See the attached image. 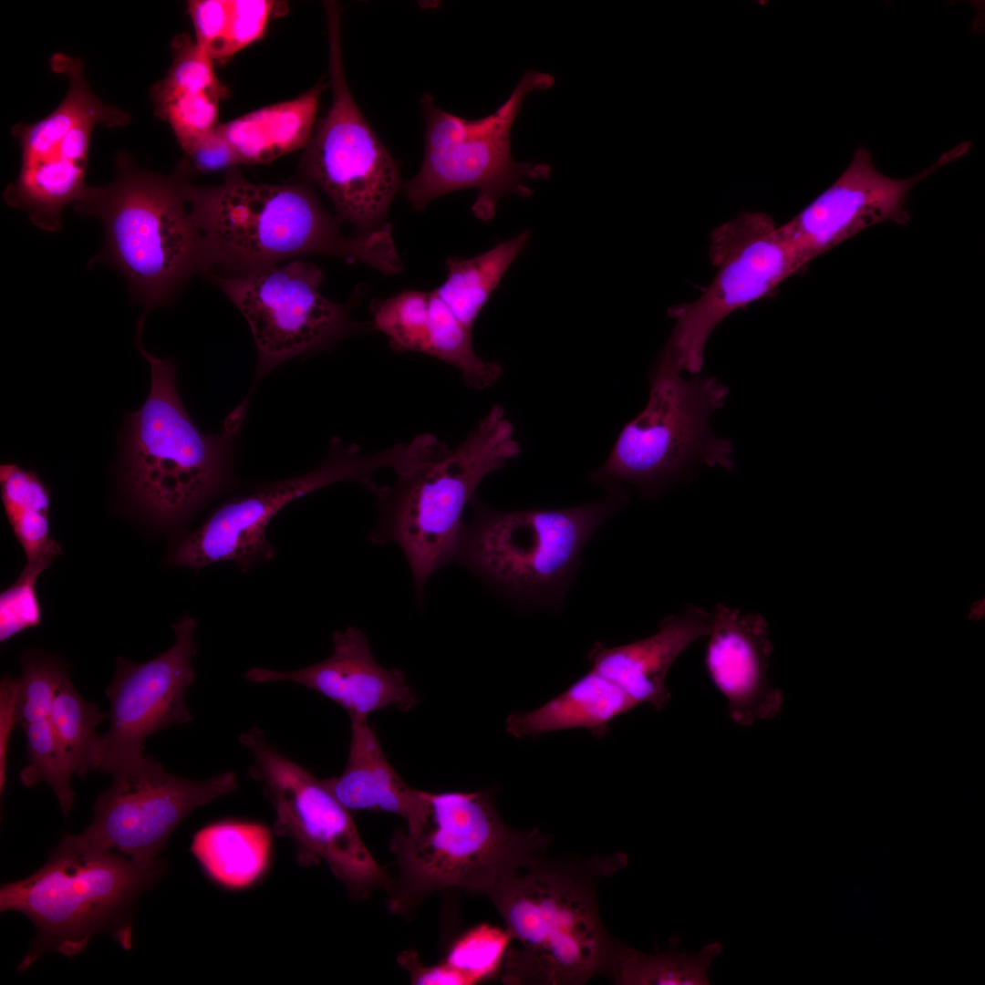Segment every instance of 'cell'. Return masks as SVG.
<instances>
[{
	"label": "cell",
	"mask_w": 985,
	"mask_h": 985,
	"mask_svg": "<svg viewBox=\"0 0 985 985\" xmlns=\"http://www.w3.org/2000/svg\"><path fill=\"white\" fill-rule=\"evenodd\" d=\"M272 843L273 833L262 823L223 819L198 830L190 851L214 884L228 890H243L266 874Z\"/></svg>",
	"instance_id": "484cf974"
},
{
	"label": "cell",
	"mask_w": 985,
	"mask_h": 985,
	"mask_svg": "<svg viewBox=\"0 0 985 985\" xmlns=\"http://www.w3.org/2000/svg\"><path fill=\"white\" fill-rule=\"evenodd\" d=\"M208 277L247 321L258 355L255 384L295 357L327 349L365 330L345 306L322 295L321 270L292 261L241 275Z\"/></svg>",
	"instance_id": "2e32d148"
},
{
	"label": "cell",
	"mask_w": 985,
	"mask_h": 985,
	"mask_svg": "<svg viewBox=\"0 0 985 985\" xmlns=\"http://www.w3.org/2000/svg\"><path fill=\"white\" fill-rule=\"evenodd\" d=\"M106 718L95 703L82 698L69 676L58 687L48 720L75 774L86 776L97 769L99 737L96 727Z\"/></svg>",
	"instance_id": "4dcf8cb0"
},
{
	"label": "cell",
	"mask_w": 985,
	"mask_h": 985,
	"mask_svg": "<svg viewBox=\"0 0 985 985\" xmlns=\"http://www.w3.org/2000/svg\"><path fill=\"white\" fill-rule=\"evenodd\" d=\"M627 862L625 854L535 858L486 895L519 948L504 959L505 984L580 985L605 974L619 940L606 930L597 886Z\"/></svg>",
	"instance_id": "6da1fadb"
},
{
	"label": "cell",
	"mask_w": 985,
	"mask_h": 985,
	"mask_svg": "<svg viewBox=\"0 0 985 985\" xmlns=\"http://www.w3.org/2000/svg\"><path fill=\"white\" fill-rule=\"evenodd\" d=\"M319 82L300 97L262 108L220 124L217 130L233 151L239 164L266 163L305 148L314 132Z\"/></svg>",
	"instance_id": "d4e9b609"
},
{
	"label": "cell",
	"mask_w": 985,
	"mask_h": 985,
	"mask_svg": "<svg viewBox=\"0 0 985 985\" xmlns=\"http://www.w3.org/2000/svg\"><path fill=\"white\" fill-rule=\"evenodd\" d=\"M185 157L186 161L183 164L190 171L192 169L199 172H211L223 169L228 171L239 165L231 147L217 130L185 154Z\"/></svg>",
	"instance_id": "60d3db41"
},
{
	"label": "cell",
	"mask_w": 985,
	"mask_h": 985,
	"mask_svg": "<svg viewBox=\"0 0 985 985\" xmlns=\"http://www.w3.org/2000/svg\"><path fill=\"white\" fill-rule=\"evenodd\" d=\"M164 869L165 863L143 866L66 835L38 870L1 886L0 910L24 914L36 928L18 970L45 953L76 956L104 933L129 949L135 903Z\"/></svg>",
	"instance_id": "5b68a950"
},
{
	"label": "cell",
	"mask_w": 985,
	"mask_h": 985,
	"mask_svg": "<svg viewBox=\"0 0 985 985\" xmlns=\"http://www.w3.org/2000/svg\"><path fill=\"white\" fill-rule=\"evenodd\" d=\"M399 964L405 969L412 984L447 985L468 984L466 979L444 961L432 966L421 963L416 951H403L398 957Z\"/></svg>",
	"instance_id": "b9f144b4"
},
{
	"label": "cell",
	"mask_w": 985,
	"mask_h": 985,
	"mask_svg": "<svg viewBox=\"0 0 985 985\" xmlns=\"http://www.w3.org/2000/svg\"><path fill=\"white\" fill-rule=\"evenodd\" d=\"M421 817L397 830L390 841L399 875L389 907L407 914L431 894L458 888L487 895L506 876L545 854L549 836L509 827L493 792L425 793Z\"/></svg>",
	"instance_id": "277c9868"
},
{
	"label": "cell",
	"mask_w": 985,
	"mask_h": 985,
	"mask_svg": "<svg viewBox=\"0 0 985 985\" xmlns=\"http://www.w3.org/2000/svg\"><path fill=\"white\" fill-rule=\"evenodd\" d=\"M23 730L26 735L28 764L20 772L21 783L26 786L47 783L55 793L62 813L67 815L75 800L70 786L75 772L54 735L48 718L29 723Z\"/></svg>",
	"instance_id": "d6a6232c"
},
{
	"label": "cell",
	"mask_w": 985,
	"mask_h": 985,
	"mask_svg": "<svg viewBox=\"0 0 985 985\" xmlns=\"http://www.w3.org/2000/svg\"><path fill=\"white\" fill-rule=\"evenodd\" d=\"M143 317L137 323L135 344L150 365L151 384L143 405L128 418L125 477L133 499L158 524L171 526L229 482L245 402L229 416L221 433L201 432L180 398L174 364L144 348Z\"/></svg>",
	"instance_id": "8992f818"
},
{
	"label": "cell",
	"mask_w": 985,
	"mask_h": 985,
	"mask_svg": "<svg viewBox=\"0 0 985 985\" xmlns=\"http://www.w3.org/2000/svg\"><path fill=\"white\" fill-rule=\"evenodd\" d=\"M471 335L472 330L459 321L434 290L430 291L422 353L454 367L466 386L483 389L497 382L503 369L498 363L486 361L475 353Z\"/></svg>",
	"instance_id": "f546056e"
},
{
	"label": "cell",
	"mask_w": 985,
	"mask_h": 985,
	"mask_svg": "<svg viewBox=\"0 0 985 985\" xmlns=\"http://www.w3.org/2000/svg\"><path fill=\"white\" fill-rule=\"evenodd\" d=\"M116 168L113 181L88 185L73 205L103 226V246L89 264L117 269L146 313L169 302L193 275H208L210 266L186 197L188 169L181 164L161 175L140 169L124 153Z\"/></svg>",
	"instance_id": "3957f363"
},
{
	"label": "cell",
	"mask_w": 985,
	"mask_h": 985,
	"mask_svg": "<svg viewBox=\"0 0 985 985\" xmlns=\"http://www.w3.org/2000/svg\"><path fill=\"white\" fill-rule=\"evenodd\" d=\"M196 628V620L186 615L172 625L175 642L167 651L144 663L117 658L105 691L109 728L99 737L96 770L113 774L144 756L149 736L192 721L185 695L195 678Z\"/></svg>",
	"instance_id": "ac0fdd59"
},
{
	"label": "cell",
	"mask_w": 985,
	"mask_h": 985,
	"mask_svg": "<svg viewBox=\"0 0 985 985\" xmlns=\"http://www.w3.org/2000/svg\"><path fill=\"white\" fill-rule=\"evenodd\" d=\"M42 572L26 565L9 587L0 595V640L36 627L42 618L36 581Z\"/></svg>",
	"instance_id": "f35d334b"
},
{
	"label": "cell",
	"mask_w": 985,
	"mask_h": 985,
	"mask_svg": "<svg viewBox=\"0 0 985 985\" xmlns=\"http://www.w3.org/2000/svg\"><path fill=\"white\" fill-rule=\"evenodd\" d=\"M721 949L719 943H710L696 954H647L619 942L605 974L622 985H704Z\"/></svg>",
	"instance_id": "f1b7e54d"
},
{
	"label": "cell",
	"mask_w": 985,
	"mask_h": 985,
	"mask_svg": "<svg viewBox=\"0 0 985 985\" xmlns=\"http://www.w3.org/2000/svg\"><path fill=\"white\" fill-rule=\"evenodd\" d=\"M50 64L67 78L68 90L44 119L12 128L21 149V167L4 191V199L10 207L24 211L34 225L57 232L64 209L74 204L88 186L85 178L94 128L123 127L130 116L95 95L81 59L57 53Z\"/></svg>",
	"instance_id": "4fadbf2b"
},
{
	"label": "cell",
	"mask_w": 985,
	"mask_h": 985,
	"mask_svg": "<svg viewBox=\"0 0 985 985\" xmlns=\"http://www.w3.org/2000/svg\"><path fill=\"white\" fill-rule=\"evenodd\" d=\"M728 394L715 378L684 379L659 357L647 406L625 425L593 482L629 483L649 493L695 462L731 471L732 444L710 428L711 414Z\"/></svg>",
	"instance_id": "30bf717a"
},
{
	"label": "cell",
	"mask_w": 985,
	"mask_h": 985,
	"mask_svg": "<svg viewBox=\"0 0 985 985\" xmlns=\"http://www.w3.org/2000/svg\"><path fill=\"white\" fill-rule=\"evenodd\" d=\"M716 274L692 302L669 309L675 325L661 357L677 371L699 373L707 340L730 314L769 295L808 264L763 213H744L710 234Z\"/></svg>",
	"instance_id": "5bb4252c"
},
{
	"label": "cell",
	"mask_w": 985,
	"mask_h": 985,
	"mask_svg": "<svg viewBox=\"0 0 985 985\" xmlns=\"http://www.w3.org/2000/svg\"><path fill=\"white\" fill-rule=\"evenodd\" d=\"M20 665L16 713L23 728L48 718L56 692L68 674L58 659L38 652H26Z\"/></svg>",
	"instance_id": "d590c367"
},
{
	"label": "cell",
	"mask_w": 985,
	"mask_h": 985,
	"mask_svg": "<svg viewBox=\"0 0 985 985\" xmlns=\"http://www.w3.org/2000/svg\"><path fill=\"white\" fill-rule=\"evenodd\" d=\"M172 60L162 80L175 88L228 96V88L214 70V61L188 33L177 35L171 42Z\"/></svg>",
	"instance_id": "8d00e7d4"
},
{
	"label": "cell",
	"mask_w": 985,
	"mask_h": 985,
	"mask_svg": "<svg viewBox=\"0 0 985 985\" xmlns=\"http://www.w3.org/2000/svg\"><path fill=\"white\" fill-rule=\"evenodd\" d=\"M512 938L507 930L482 924L463 933L451 945L444 962L468 984L494 975L504 963Z\"/></svg>",
	"instance_id": "e575fe53"
},
{
	"label": "cell",
	"mask_w": 985,
	"mask_h": 985,
	"mask_svg": "<svg viewBox=\"0 0 985 985\" xmlns=\"http://www.w3.org/2000/svg\"><path fill=\"white\" fill-rule=\"evenodd\" d=\"M284 5L268 0H230L225 37L216 62H223L264 35L272 17L282 15Z\"/></svg>",
	"instance_id": "74e56055"
},
{
	"label": "cell",
	"mask_w": 985,
	"mask_h": 985,
	"mask_svg": "<svg viewBox=\"0 0 985 985\" xmlns=\"http://www.w3.org/2000/svg\"><path fill=\"white\" fill-rule=\"evenodd\" d=\"M472 503L474 515L464 525L454 562L512 597L547 604L562 596L584 546L616 502L510 512Z\"/></svg>",
	"instance_id": "ba28073f"
},
{
	"label": "cell",
	"mask_w": 985,
	"mask_h": 985,
	"mask_svg": "<svg viewBox=\"0 0 985 985\" xmlns=\"http://www.w3.org/2000/svg\"><path fill=\"white\" fill-rule=\"evenodd\" d=\"M711 613L696 606L663 619L658 631L633 643L609 648L596 643L587 653L591 669L617 686L638 706L660 711L669 704L667 675L687 648L707 637Z\"/></svg>",
	"instance_id": "7402d4cb"
},
{
	"label": "cell",
	"mask_w": 985,
	"mask_h": 985,
	"mask_svg": "<svg viewBox=\"0 0 985 985\" xmlns=\"http://www.w3.org/2000/svg\"><path fill=\"white\" fill-rule=\"evenodd\" d=\"M0 486L5 516L26 565L43 572L62 553L50 536L49 491L36 471L14 463L1 464Z\"/></svg>",
	"instance_id": "4316f807"
},
{
	"label": "cell",
	"mask_w": 985,
	"mask_h": 985,
	"mask_svg": "<svg viewBox=\"0 0 985 985\" xmlns=\"http://www.w3.org/2000/svg\"><path fill=\"white\" fill-rule=\"evenodd\" d=\"M186 197L210 269L223 266L241 275L301 254H326L383 273L395 259L388 228L344 236L304 184L254 183L233 168L218 185L188 181Z\"/></svg>",
	"instance_id": "7a4b0ae2"
},
{
	"label": "cell",
	"mask_w": 985,
	"mask_h": 985,
	"mask_svg": "<svg viewBox=\"0 0 985 985\" xmlns=\"http://www.w3.org/2000/svg\"><path fill=\"white\" fill-rule=\"evenodd\" d=\"M187 12L196 43L216 62L228 26L230 0L188 1Z\"/></svg>",
	"instance_id": "ab89813d"
},
{
	"label": "cell",
	"mask_w": 985,
	"mask_h": 985,
	"mask_svg": "<svg viewBox=\"0 0 985 985\" xmlns=\"http://www.w3.org/2000/svg\"><path fill=\"white\" fill-rule=\"evenodd\" d=\"M332 103L305 147L299 171L358 233L381 227L400 187L398 162L355 102L343 64L340 6L326 2Z\"/></svg>",
	"instance_id": "8fae6325"
},
{
	"label": "cell",
	"mask_w": 985,
	"mask_h": 985,
	"mask_svg": "<svg viewBox=\"0 0 985 985\" xmlns=\"http://www.w3.org/2000/svg\"><path fill=\"white\" fill-rule=\"evenodd\" d=\"M637 705L617 686L593 669L540 708L513 712L506 731L515 738L538 737L551 731L586 729L601 737L609 723Z\"/></svg>",
	"instance_id": "cb8c5ba5"
},
{
	"label": "cell",
	"mask_w": 985,
	"mask_h": 985,
	"mask_svg": "<svg viewBox=\"0 0 985 985\" xmlns=\"http://www.w3.org/2000/svg\"><path fill=\"white\" fill-rule=\"evenodd\" d=\"M351 739L343 772L323 779L324 784L349 811L397 814L407 824L417 822L426 807L425 791L408 785L387 759L367 720H350Z\"/></svg>",
	"instance_id": "603a6c76"
},
{
	"label": "cell",
	"mask_w": 985,
	"mask_h": 985,
	"mask_svg": "<svg viewBox=\"0 0 985 985\" xmlns=\"http://www.w3.org/2000/svg\"><path fill=\"white\" fill-rule=\"evenodd\" d=\"M244 678L253 683L302 685L342 707L350 720H367L389 706L408 711L418 702L405 674L380 666L365 634L354 627L334 632L332 654L318 663L290 671L251 668Z\"/></svg>",
	"instance_id": "44dd1931"
},
{
	"label": "cell",
	"mask_w": 985,
	"mask_h": 985,
	"mask_svg": "<svg viewBox=\"0 0 985 985\" xmlns=\"http://www.w3.org/2000/svg\"><path fill=\"white\" fill-rule=\"evenodd\" d=\"M530 237L529 231H523L472 258H446L447 276L434 291L468 329Z\"/></svg>",
	"instance_id": "83f0119b"
},
{
	"label": "cell",
	"mask_w": 985,
	"mask_h": 985,
	"mask_svg": "<svg viewBox=\"0 0 985 985\" xmlns=\"http://www.w3.org/2000/svg\"><path fill=\"white\" fill-rule=\"evenodd\" d=\"M554 83L550 74L527 70L494 112L475 119L441 109L430 94L423 93L420 100L425 122L423 161L419 172L403 186L411 206L423 210L442 195L472 188L477 190L472 213L488 221L495 215L502 198L530 197L533 192L524 179H544L551 168L545 163L515 161L511 130L526 96Z\"/></svg>",
	"instance_id": "9c48e42d"
},
{
	"label": "cell",
	"mask_w": 985,
	"mask_h": 985,
	"mask_svg": "<svg viewBox=\"0 0 985 985\" xmlns=\"http://www.w3.org/2000/svg\"><path fill=\"white\" fill-rule=\"evenodd\" d=\"M704 663L709 677L727 701L731 719L749 727L775 718L783 705V693L769 680L772 653L769 627L755 613L717 605L711 612Z\"/></svg>",
	"instance_id": "ffe728a7"
},
{
	"label": "cell",
	"mask_w": 985,
	"mask_h": 985,
	"mask_svg": "<svg viewBox=\"0 0 985 985\" xmlns=\"http://www.w3.org/2000/svg\"><path fill=\"white\" fill-rule=\"evenodd\" d=\"M521 452L512 422L494 405L458 446L377 491L378 520L370 541L401 549L419 598L428 579L454 562L464 511L479 484Z\"/></svg>",
	"instance_id": "52a82bcc"
},
{
	"label": "cell",
	"mask_w": 985,
	"mask_h": 985,
	"mask_svg": "<svg viewBox=\"0 0 985 985\" xmlns=\"http://www.w3.org/2000/svg\"><path fill=\"white\" fill-rule=\"evenodd\" d=\"M249 752L251 778L259 782L275 811L274 834L296 848L299 865L326 863L354 899L389 891L392 878L363 842L350 811L305 767L267 741L253 727L239 737Z\"/></svg>",
	"instance_id": "7c38bea8"
},
{
	"label": "cell",
	"mask_w": 985,
	"mask_h": 985,
	"mask_svg": "<svg viewBox=\"0 0 985 985\" xmlns=\"http://www.w3.org/2000/svg\"><path fill=\"white\" fill-rule=\"evenodd\" d=\"M150 97L156 115L169 124L185 154L221 124L220 95L175 88L161 79L151 87Z\"/></svg>",
	"instance_id": "1f68e13d"
},
{
	"label": "cell",
	"mask_w": 985,
	"mask_h": 985,
	"mask_svg": "<svg viewBox=\"0 0 985 985\" xmlns=\"http://www.w3.org/2000/svg\"><path fill=\"white\" fill-rule=\"evenodd\" d=\"M17 679L5 677L0 687V790L5 783L7 745L17 723Z\"/></svg>",
	"instance_id": "7bdbcfd3"
},
{
	"label": "cell",
	"mask_w": 985,
	"mask_h": 985,
	"mask_svg": "<svg viewBox=\"0 0 985 985\" xmlns=\"http://www.w3.org/2000/svg\"><path fill=\"white\" fill-rule=\"evenodd\" d=\"M969 147L970 142L964 141L918 174L894 179L878 171L870 151L860 146L838 179L780 229L808 264L870 226L886 222L907 223V193Z\"/></svg>",
	"instance_id": "d6986e66"
},
{
	"label": "cell",
	"mask_w": 985,
	"mask_h": 985,
	"mask_svg": "<svg viewBox=\"0 0 985 985\" xmlns=\"http://www.w3.org/2000/svg\"><path fill=\"white\" fill-rule=\"evenodd\" d=\"M111 775V785L93 804L91 824L78 835L143 866L164 863L160 855L186 816L239 783L233 772L202 781L179 777L145 755Z\"/></svg>",
	"instance_id": "e0dca14e"
},
{
	"label": "cell",
	"mask_w": 985,
	"mask_h": 985,
	"mask_svg": "<svg viewBox=\"0 0 985 985\" xmlns=\"http://www.w3.org/2000/svg\"><path fill=\"white\" fill-rule=\"evenodd\" d=\"M430 292L406 290L371 305V327L384 334L396 351L418 352L429 316Z\"/></svg>",
	"instance_id": "836d02e7"
},
{
	"label": "cell",
	"mask_w": 985,
	"mask_h": 985,
	"mask_svg": "<svg viewBox=\"0 0 985 985\" xmlns=\"http://www.w3.org/2000/svg\"><path fill=\"white\" fill-rule=\"evenodd\" d=\"M405 451L400 444L364 454L357 444L333 438L322 463L310 472L265 484L220 505L198 528L173 549L170 563L200 569L220 562H233L243 571L269 561L275 548L266 537L272 519L288 503L326 486L355 482L377 493L374 473L383 468L397 471Z\"/></svg>",
	"instance_id": "9a60e30c"
}]
</instances>
